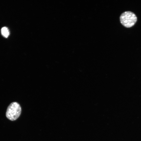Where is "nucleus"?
Returning <instances> with one entry per match:
<instances>
[{"label":"nucleus","mask_w":141,"mask_h":141,"mask_svg":"<svg viewBox=\"0 0 141 141\" xmlns=\"http://www.w3.org/2000/svg\"><path fill=\"white\" fill-rule=\"evenodd\" d=\"M21 111V108L19 104L17 102H13L8 107L6 116L10 120L14 121L20 116Z\"/></svg>","instance_id":"obj_1"},{"label":"nucleus","mask_w":141,"mask_h":141,"mask_svg":"<svg viewBox=\"0 0 141 141\" xmlns=\"http://www.w3.org/2000/svg\"><path fill=\"white\" fill-rule=\"evenodd\" d=\"M121 24L126 27L133 26L136 22L137 18L135 14L130 11H125L122 13L120 17Z\"/></svg>","instance_id":"obj_2"},{"label":"nucleus","mask_w":141,"mask_h":141,"mask_svg":"<svg viewBox=\"0 0 141 141\" xmlns=\"http://www.w3.org/2000/svg\"><path fill=\"white\" fill-rule=\"evenodd\" d=\"M1 33L2 35L5 38H7L9 34V29L7 27H4L1 29Z\"/></svg>","instance_id":"obj_3"}]
</instances>
